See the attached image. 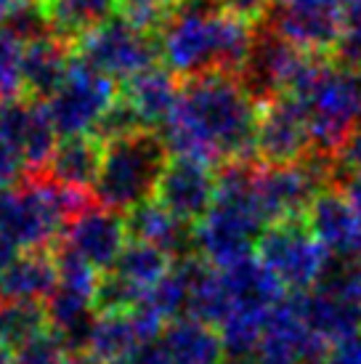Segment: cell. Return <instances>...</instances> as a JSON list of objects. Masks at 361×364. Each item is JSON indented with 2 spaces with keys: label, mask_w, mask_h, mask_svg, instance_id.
Here are the masks:
<instances>
[{
  "label": "cell",
  "mask_w": 361,
  "mask_h": 364,
  "mask_svg": "<svg viewBox=\"0 0 361 364\" xmlns=\"http://www.w3.org/2000/svg\"><path fill=\"white\" fill-rule=\"evenodd\" d=\"M258 102L244 91L237 75L208 72L180 85L178 104L162 125L171 154L208 165L247 160L255 154Z\"/></svg>",
  "instance_id": "1"
},
{
  "label": "cell",
  "mask_w": 361,
  "mask_h": 364,
  "mask_svg": "<svg viewBox=\"0 0 361 364\" xmlns=\"http://www.w3.org/2000/svg\"><path fill=\"white\" fill-rule=\"evenodd\" d=\"M255 24L242 21L208 0H183L162 27L160 59L173 75L200 77L208 72L239 75L255 41Z\"/></svg>",
  "instance_id": "2"
},
{
  "label": "cell",
  "mask_w": 361,
  "mask_h": 364,
  "mask_svg": "<svg viewBox=\"0 0 361 364\" xmlns=\"http://www.w3.org/2000/svg\"><path fill=\"white\" fill-rule=\"evenodd\" d=\"M255 162L237 160L218 168V192L208 215L194 226L197 255L226 269L252 255L263 229L269 226L255 197Z\"/></svg>",
  "instance_id": "3"
},
{
  "label": "cell",
  "mask_w": 361,
  "mask_h": 364,
  "mask_svg": "<svg viewBox=\"0 0 361 364\" xmlns=\"http://www.w3.org/2000/svg\"><path fill=\"white\" fill-rule=\"evenodd\" d=\"M168 162L171 149L157 131H141L104 144L101 171L90 194L109 210L131 213L157 194V183Z\"/></svg>",
  "instance_id": "4"
},
{
  "label": "cell",
  "mask_w": 361,
  "mask_h": 364,
  "mask_svg": "<svg viewBox=\"0 0 361 364\" xmlns=\"http://www.w3.org/2000/svg\"><path fill=\"white\" fill-rule=\"evenodd\" d=\"M72 56L114 82H128L160 59V38L112 16L72 46Z\"/></svg>",
  "instance_id": "5"
},
{
  "label": "cell",
  "mask_w": 361,
  "mask_h": 364,
  "mask_svg": "<svg viewBox=\"0 0 361 364\" xmlns=\"http://www.w3.org/2000/svg\"><path fill=\"white\" fill-rule=\"evenodd\" d=\"M255 250L263 266L284 284V290L295 293L313 290L332 258L324 245L308 232L303 218L269 223Z\"/></svg>",
  "instance_id": "6"
},
{
  "label": "cell",
  "mask_w": 361,
  "mask_h": 364,
  "mask_svg": "<svg viewBox=\"0 0 361 364\" xmlns=\"http://www.w3.org/2000/svg\"><path fill=\"white\" fill-rule=\"evenodd\" d=\"M117 96H120L117 82L93 72L77 59H72L67 80L45 102V107L61 139L93 136L96 125L109 112L112 104L117 102Z\"/></svg>",
  "instance_id": "7"
},
{
  "label": "cell",
  "mask_w": 361,
  "mask_h": 364,
  "mask_svg": "<svg viewBox=\"0 0 361 364\" xmlns=\"http://www.w3.org/2000/svg\"><path fill=\"white\" fill-rule=\"evenodd\" d=\"M311 59V53L301 51L298 46L284 41L269 24H258L250 56L237 77L244 85V91L258 104H263L269 99L292 93L295 82L301 80V75L306 72Z\"/></svg>",
  "instance_id": "8"
},
{
  "label": "cell",
  "mask_w": 361,
  "mask_h": 364,
  "mask_svg": "<svg viewBox=\"0 0 361 364\" xmlns=\"http://www.w3.org/2000/svg\"><path fill=\"white\" fill-rule=\"evenodd\" d=\"M313 149L306 112L295 96L284 93L258 104L255 154L263 165H292Z\"/></svg>",
  "instance_id": "9"
},
{
  "label": "cell",
  "mask_w": 361,
  "mask_h": 364,
  "mask_svg": "<svg viewBox=\"0 0 361 364\" xmlns=\"http://www.w3.org/2000/svg\"><path fill=\"white\" fill-rule=\"evenodd\" d=\"M218 171L191 157H171L157 183V203L186 223H200L215 203Z\"/></svg>",
  "instance_id": "10"
},
{
  "label": "cell",
  "mask_w": 361,
  "mask_h": 364,
  "mask_svg": "<svg viewBox=\"0 0 361 364\" xmlns=\"http://www.w3.org/2000/svg\"><path fill=\"white\" fill-rule=\"evenodd\" d=\"M330 343L313 335L292 301H281L266 319L255 364H321Z\"/></svg>",
  "instance_id": "11"
},
{
  "label": "cell",
  "mask_w": 361,
  "mask_h": 364,
  "mask_svg": "<svg viewBox=\"0 0 361 364\" xmlns=\"http://www.w3.org/2000/svg\"><path fill=\"white\" fill-rule=\"evenodd\" d=\"M125 240H128L125 215L99 203H90L85 210H80L67 223L64 237L59 242L70 245L72 250L80 253L93 269L112 272L122 247L128 245Z\"/></svg>",
  "instance_id": "12"
},
{
  "label": "cell",
  "mask_w": 361,
  "mask_h": 364,
  "mask_svg": "<svg viewBox=\"0 0 361 364\" xmlns=\"http://www.w3.org/2000/svg\"><path fill=\"white\" fill-rule=\"evenodd\" d=\"M0 128L6 131L14 146L19 149L27 173H43L50 154L59 144L56 125L50 120L45 102L16 96L0 104Z\"/></svg>",
  "instance_id": "13"
},
{
  "label": "cell",
  "mask_w": 361,
  "mask_h": 364,
  "mask_svg": "<svg viewBox=\"0 0 361 364\" xmlns=\"http://www.w3.org/2000/svg\"><path fill=\"white\" fill-rule=\"evenodd\" d=\"M303 221L330 255H353L359 218L343 186H330L316 194Z\"/></svg>",
  "instance_id": "14"
},
{
  "label": "cell",
  "mask_w": 361,
  "mask_h": 364,
  "mask_svg": "<svg viewBox=\"0 0 361 364\" xmlns=\"http://www.w3.org/2000/svg\"><path fill=\"white\" fill-rule=\"evenodd\" d=\"M218 272L229 293L231 311L271 314L284 301V284L263 266L258 255H247Z\"/></svg>",
  "instance_id": "15"
},
{
  "label": "cell",
  "mask_w": 361,
  "mask_h": 364,
  "mask_svg": "<svg viewBox=\"0 0 361 364\" xmlns=\"http://www.w3.org/2000/svg\"><path fill=\"white\" fill-rule=\"evenodd\" d=\"M295 306L306 327L327 343L361 333V306L348 295L313 287L308 293L295 295Z\"/></svg>",
  "instance_id": "16"
},
{
  "label": "cell",
  "mask_w": 361,
  "mask_h": 364,
  "mask_svg": "<svg viewBox=\"0 0 361 364\" xmlns=\"http://www.w3.org/2000/svg\"><path fill=\"white\" fill-rule=\"evenodd\" d=\"M125 226H128L131 240L160 247L173 261L186 258V255H197L191 223L176 218L160 203L149 200V203H141L139 208H133L131 213H125Z\"/></svg>",
  "instance_id": "17"
},
{
  "label": "cell",
  "mask_w": 361,
  "mask_h": 364,
  "mask_svg": "<svg viewBox=\"0 0 361 364\" xmlns=\"http://www.w3.org/2000/svg\"><path fill=\"white\" fill-rule=\"evenodd\" d=\"M72 46L53 35H43L38 41L24 43V56H21V82H24V96L48 102L59 85L67 80L72 67Z\"/></svg>",
  "instance_id": "18"
},
{
  "label": "cell",
  "mask_w": 361,
  "mask_h": 364,
  "mask_svg": "<svg viewBox=\"0 0 361 364\" xmlns=\"http://www.w3.org/2000/svg\"><path fill=\"white\" fill-rule=\"evenodd\" d=\"M122 85H125L122 96L136 109L139 120L144 122V128L160 133L162 125L171 120V114L180 96V85L176 82V75L168 67H157L154 64V67L139 72L136 77H131Z\"/></svg>",
  "instance_id": "19"
},
{
  "label": "cell",
  "mask_w": 361,
  "mask_h": 364,
  "mask_svg": "<svg viewBox=\"0 0 361 364\" xmlns=\"http://www.w3.org/2000/svg\"><path fill=\"white\" fill-rule=\"evenodd\" d=\"M104 144L96 136H67L59 139L45 165V176L75 192H93L101 171Z\"/></svg>",
  "instance_id": "20"
},
{
  "label": "cell",
  "mask_w": 361,
  "mask_h": 364,
  "mask_svg": "<svg viewBox=\"0 0 361 364\" xmlns=\"http://www.w3.org/2000/svg\"><path fill=\"white\" fill-rule=\"evenodd\" d=\"M160 346L173 364H226L218 327L194 316H178L165 324Z\"/></svg>",
  "instance_id": "21"
},
{
  "label": "cell",
  "mask_w": 361,
  "mask_h": 364,
  "mask_svg": "<svg viewBox=\"0 0 361 364\" xmlns=\"http://www.w3.org/2000/svg\"><path fill=\"white\" fill-rule=\"evenodd\" d=\"M59 282L50 250H30L16 255L0 277V298L11 301H45Z\"/></svg>",
  "instance_id": "22"
},
{
  "label": "cell",
  "mask_w": 361,
  "mask_h": 364,
  "mask_svg": "<svg viewBox=\"0 0 361 364\" xmlns=\"http://www.w3.org/2000/svg\"><path fill=\"white\" fill-rule=\"evenodd\" d=\"M41 6L50 35L67 46H75L117 14V0H41Z\"/></svg>",
  "instance_id": "23"
},
{
  "label": "cell",
  "mask_w": 361,
  "mask_h": 364,
  "mask_svg": "<svg viewBox=\"0 0 361 364\" xmlns=\"http://www.w3.org/2000/svg\"><path fill=\"white\" fill-rule=\"evenodd\" d=\"M144 348L133 314H96L85 354L99 364H128Z\"/></svg>",
  "instance_id": "24"
},
{
  "label": "cell",
  "mask_w": 361,
  "mask_h": 364,
  "mask_svg": "<svg viewBox=\"0 0 361 364\" xmlns=\"http://www.w3.org/2000/svg\"><path fill=\"white\" fill-rule=\"evenodd\" d=\"M48 333V314L43 301H11L0 298V343L19 351L35 338Z\"/></svg>",
  "instance_id": "25"
},
{
  "label": "cell",
  "mask_w": 361,
  "mask_h": 364,
  "mask_svg": "<svg viewBox=\"0 0 361 364\" xmlns=\"http://www.w3.org/2000/svg\"><path fill=\"white\" fill-rule=\"evenodd\" d=\"M171 269H173V258L165 250L133 240V242H128L122 247L120 258H117L112 272H117L131 284H136L139 290L146 293L149 287H154V284L160 282L162 277H168Z\"/></svg>",
  "instance_id": "26"
},
{
  "label": "cell",
  "mask_w": 361,
  "mask_h": 364,
  "mask_svg": "<svg viewBox=\"0 0 361 364\" xmlns=\"http://www.w3.org/2000/svg\"><path fill=\"white\" fill-rule=\"evenodd\" d=\"M144 301V290L131 284L117 272H104L96 284V314H131L136 311Z\"/></svg>",
  "instance_id": "27"
},
{
  "label": "cell",
  "mask_w": 361,
  "mask_h": 364,
  "mask_svg": "<svg viewBox=\"0 0 361 364\" xmlns=\"http://www.w3.org/2000/svg\"><path fill=\"white\" fill-rule=\"evenodd\" d=\"M14 364H99V362L90 354H85V351H80V354L70 351L59 335H53L48 330L45 335L35 338L32 343L19 348L14 354Z\"/></svg>",
  "instance_id": "28"
},
{
  "label": "cell",
  "mask_w": 361,
  "mask_h": 364,
  "mask_svg": "<svg viewBox=\"0 0 361 364\" xmlns=\"http://www.w3.org/2000/svg\"><path fill=\"white\" fill-rule=\"evenodd\" d=\"M183 0H117V16L144 32L160 35Z\"/></svg>",
  "instance_id": "29"
},
{
  "label": "cell",
  "mask_w": 361,
  "mask_h": 364,
  "mask_svg": "<svg viewBox=\"0 0 361 364\" xmlns=\"http://www.w3.org/2000/svg\"><path fill=\"white\" fill-rule=\"evenodd\" d=\"M21 56H24V43L14 38L9 30H0V104L24 96Z\"/></svg>",
  "instance_id": "30"
},
{
  "label": "cell",
  "mask_w": 361,
  "mask_h": 364,
  "mask_svg": "<svg viewBox=\"0 0 361 364\" xmlns=\"http://www.w3.org/2000/svg\"><path fill=\"white\" fill-rule=\"evenodd\" d=\"M335 59L348 67H361V0H348L343 16V38Z\"/></svg>",
  "instance_id": "31"
},
{
  "label": "cell",
  "mask_w": 361,
  "mask_h": 364,
  "mask_svg": "<svg viewBox=\"0 0 361 364\" xmlns=\"http://www.w3.org/2000/svg\"><path fill=\"white\" fill-rule=\"evenodd\" d=\"M27 165L21 160L19 149L14 146L6 131L0 128V189H14V186H19L24 181V176H27Z\"/></svg>",
  "instance_id": "32"
},
{
  "label": "cell",
  "mask_w": 361,
  "mask_h": 364,
  "mask_svg": "<svg viewBox=\"0 0 361 364\" xmlns=\"http://www.w3.org/2000/svg\"><path fill=\"white\" fill-rule=\"evenodd\" d=\"M321 364H361V333L330 343Z\"/></svg>",
  "instance_id": "33"
},
{
  "label": "cell",
  "mask_w": 361,
  "mask_h": 364,
  "mask_svg": "<svg viewBox=\"0 0 361 364\" xmlns=\"http://www.w3.org/2000/svg\"><path fill=\"white\" fill-rule=\"evenodd\" d=\"M338 160H340V168L345 173V181L353 176H361V125H356L351 136L343 141Z\"/></svg>",
  "instance_id": "34"
},
{
  "label": "cell",
  "mask_w": 361,
  "mask_h": 364,
  "mask_svg": "<svg viewBox=\"0 0 361 364\" xmlns=\"http://www.w3.org/2000/svg\"><path fill=\"white\" fill-rule=\"evenodd\" d=\"M274 6L308 14H345L348 0H274Z\"/></svg>",
  "instance_id": "35"
},
{
  "label": "cell",
  "mask_w": 361,
  "mask_h": 364,
  "mask_svg": "<svg viewBox=\"0 0 361 364\" xmlns=\"http://www.w3.org/2000/svg\"><path fill=\"white\" fill-rule=\"evenodd\" d=\"M343 189L351 200L353 210H356V218H359V232H356V245H353V255L361 258V176H353L348 181H343Z\"/></svg>",
  "instance_id": "36"
},
{
  "label": "cell",
  "mask_w": 361,
  "mask_h": 364,
  "mask_svg": "<svg viewBox=\"0 0 361 364\" xmlns=\"http://www.w3.org/2000/svg\"><path fill=\"white\" fill-rule=\"evenodd\" d=\"M128 364H173V362L168 359V354L162 351L160 343H149V346H144V348H139V354L133 356Z\"/></svg>",
  "instance_id": "37"
},
{
  "label": "cell",
  "mask_w": 361,
  "mask_h": 364,
  "mask_svg": "<svg viewBox=\"0 0 361 364\" xmlns=\"http://www.w3.org/2000/svg\"><path fill=\"white\" fill-rule=\"evenodd\" d=\"M14 261H16V247H14V245L0 234V277L6 274V269H9Z\"/></svg>",
  "instance_id": "38"
},
{
  "label": "cell",
  "mask_w": 361,
  "mask_h": 364,
  "mask_svg": "<svg viewBox=\"0 0 361 364\" xmlns=\"http://www.w3.org/2000/svg\"><path fill=\"white\" fill-rule=\"evenodd\" d=\"M11 6H14V0H0V30L6 27V19H9V14H11Z\"/></svg>",
  "instance_id": "39"
},
{
  "label": "cell",
  "mask_w": 361,
  "mask_h": 364,
  "mask_svg": "<svg viewBox=\"0 0 361 364\" xmlns=\"http://www.w3.org/2000/svg\"><path fill=\"white\" fill-rule=\"evenodd\" d=\"M0 364H14V351H9L3 343H0Z\"/></svg>",
  "instance_id": "40"
},
{
  "label": "cell",
  "mask_w": 361,
  "mask_h": 364,
  "mask_svg": "<svg viewBox=\"0 0 361 364\" xmlns=\"http://www.w3.org/2000/svg\"><path fill=\"white\" fill-rule=\"evenodd\" d=\"M38 3H41V0H38Z\"/></svg>",
  "instance_id": "41"
}]
</instances>
